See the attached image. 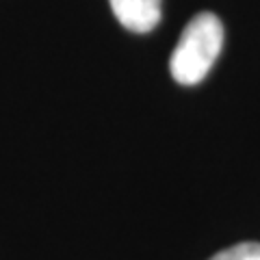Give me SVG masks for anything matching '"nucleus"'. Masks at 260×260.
Returning a JSON list of instances; mask_svg holds the SVG:
<instances>
[{"label":"nucleus","instance_id":"1","mask_svg":"<svg viewBox=\"0 0 260 260\" xmlns=\"http://www.w3.org/2000/svg\"><path fill=\"white\" fill-rule=\"evenodd\" d=\"M223 48V24L215 13H198L186 24L176 50L169 61V70L176 83L198 85L204 80Z\"/></svg>","mask_w":260,"mask_h":260},{"label":"nucleus","instance_id":"2","mask_svg":"<svg viewBox=\"0 0 260 260\" xmlns=\"http://www.w3.org/2000/svg\"><path fill=\"white\" fill-rule=\"evenodd\" d=\"M117 22L133 32H150L160 22V0H109Z\"/></svg>","mask_w":260,"mask_h":260},{"label":"nucleus","instance_id":"3","mask_svg":"<svg viewBox=\"0 0 260 260\" xmlns=\"http://www.w3.org/2000/svg\"><path fill=\"white\" fill-rule=\"evenodd\" d=\"M210 260H260V243H237V245L215 254Z\"/></svg>","mask_w":260,"mask_h":260}]
</instances>
